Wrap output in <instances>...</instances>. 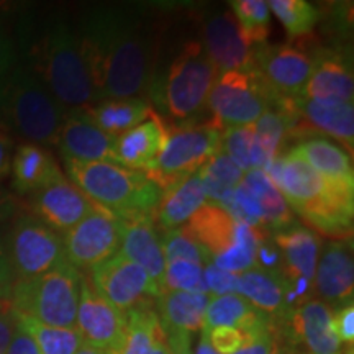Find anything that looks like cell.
Returning <instances> with one entry per match:
<instances>
[{
	"mask_svg": "<svg viewBox=\"0 0 354 354\" xmlns=\"http://www.w3.org/2000/svg\"><path fill=\"white\" fill-rule=\"evenodd\" d=\"M10 174L12 189L19 196H32L48 184L64 177L55 156L43 146L33 143L17 146Z\"/></svg>",
	"mask_w": 354,
	"mask_h": 354,
	"instance_id": "cell-27",
	"label": "cell"
},
{
	"mask_svg": "<svg viewBox=\"0 0 354 354\" xmlns=\"http://www.w3.org/2000/svg\"><path fill=\"white\" fill-rule=\"evenodd\" d=\"M202 46L218 74L253 68V48L243 37L232 12L207 20Z\"/></svg>",
	"mask_w": 354,
	"mask_h": 354,
	"instance_id": "cell-19",
	"label": "cell"
},
{
	"mask_svg": "<svg viewBox=\"0 0 354 354\" xmlns=\"http://www.w3.org/2000/svg\"><path fill=\"white\" fill-rule=\"evenodd\" d=\"M167 339H169L171 354H192L190 349V335L187 333H177V331H171L167 333Z\"/></svg>",
	"mask_w": 354,
	"mask_h": 354,
	"instance_id": "cell-51",
	"label": "cell"
},
{
	"mask_svg": "<svg viewBox=\"0 0 354 354\" xmlns=\"http://www.w3.org/2000/svg\"><path fill=\"white\" fill-rule=\"evenodd\" d=\"M183 228L203 246L215 268L232 274L256 268V251L268 234L236 221L228 212L212 203L201 207Z\"/></svg>",
	"mask_w": 354,
	"mask_h": 354,
	"instance_id": "cell-6",
	"label": "cell"
},
{
	"mask_svg": "<svg viewBox=\"0 0 354 354\" xmlns=\"http://www.w3.org/2000/svg\"><path fill=\"white\" fill-rule=\"evenodd\" d=\"M253 68L279 97H300L312 74V57L294 44L253 48Z\"/></svg>",
	"mask_w": 354,
	"mask_h": 354,
	"instance_id": "cell-15",
	"label": "cell"
},
{
	"mask_svg": "<svg viewBox=\"0 0 354 354\" xmlns=\"http://www.w3.org/2000/svg\"><path fill=\"white\" fill-rule=\"evenodd\" d=\"M15 318L17 325L37 344L39 354H76L84 346L82 336L76 328H57V326L44 325L19 313H15Z\"/></svg>",
	"mask_w": 354,
	"mask_h": 354,
	"instance_id": "cell-36",
	"label": "cell"
},
{
	"mask_svg": "<svg viewBox=\"0 0 354 354\" xmlns=\"http://www.w3.org/2000/svg\"><path fill=\"white\" fill-rule=\"evenodd\" d=\"M221 151L243 172L253 169L264 171L272 162L256 138L253 125L227 128L221 131Z\"/></svg>",
	"mask_w": 354,
	"mask_h": 354,
	"instance_id": "cell-35",
	"label": "cell"
},
{
	"mask_svg": "<svg viewBox=\"0 0 354 354\" xmlns=\"http://www.w3.org/2000/svg\"><path fill=\"white\" fill-rule=\"evenodd\" d=\"M272 241L281 254V276L286 282V299L290 310L310 299L318 256L320 236L304 225L292 223L274 233Z\"/></svg>",
	"mask_w": 354,
	"mask_h": 354,
	"instance_id": "cell-11",
	"label": "cell"
},
{
	"mask_svg": "<svg viewBox=\"0 0 354 354\" xmlns=\"http://www.w3.org/2000/svg\"><path fill=\"white\" fill-rule=\"evenodd\" d=\"M6 245L15 282L41 276L66 259L63 238L33 214L15 216Z\"/></svg>",
	"mask_w": 354,
	"mask_h": 354,
	"instance_id": "cell-10",
	"label": "cell"
},
{
	"mask_svg": "<svg viewBox=\"0 0 354 354\" xmlns=\"http://www.w3.org/2000/svg\"><path fill=\"white\" fill-rule=\"evenodd\" d=\"M123 221L122 246L118 253H122L131 263L143 268L148 276L153 279L159 289L165 287L166 258L162 251L161 233L154 225L151 216L130 218Z\"/></svg>",
	"mask_w": 354,
	"mask_h": 354,
	"instance_id": "cell-21",
	"label": "cell"
},
{
	"mask_svg": "<svg viewBox=\"0 0 354 354\" xmlns=\"http://www.w3.org/2000/svg\"><path fill=\"white\" fill-rule=\"evenodd\" d=\"M82 272L63 261L41 276L17 281L10 307L19 315L57 328H76Z\"/></svg>",
	"mask_w": 354,
	"mask_h": 354,
	"instance_id": "cell-5",
	"label": "cell"
},
{
	"mask_svg": "<svg viewBox=\"0 0 354 354\" xmlns=\"http://www.w3.org/2000/svg\"><path fill=\"white\" fill-rule=\"evenodd\" d=\"M17 328V318L12 308L7 307L0 312V354H7V349L10 346L13 335H15Z\"/></svg>",
	"mask_w": 354,
	"mask_h": 354,
	"instance_id": "cell-48",
	"label": "cell"
},
{
	"mask_svg": "<svg viewBox=\"0 0 354 354\" xmlns=\"http://www.w3.org/2000/svg\"><path fill=\"white\" fill-rule=\"evenodd\" d=\"M64 115L35 71L15 66L0 79V125L12 136L38 146L56 145Z\"/></svg>",
	"mask_w": 354,
	"mask_h": 354,
	"instance_id": "cell-3",
	"label": "cell"
},
{
	"mask_svg": "<svg viewBox=\"0 0 354 354\" xmlns=\"http://www.w3.org/2000/svg\"><path fill=\"white\" fill-rule=\"evenodd\" d=\"M205 203L207 197L201 177L194 172L162 190L161 201L154 214V225L159 233L180 228Z\"/></svg>",
	"mask_w": 354,
	"mask_h": 354,
	"instance_id": "cell-29",
	"label": "cell"
},
{
	"mask_svg": "<svg viewBox=\"0 0 354 354\" xmlns=\"http://www.w3.org/2000/svg\"><path fill=\"white\" fill-rule=\"evenodd\" d=\"M268 7L286 28L289 39L307 37L320 20V10L305 0H271Z\"/></svg>",
	"mask_w": 354,
	"mask_h": 354,
	"instance_id": "cell-38",
	"label": "cell"
},
{
	"mask_svg": "<svg viewBox=\"0 0 354 354\" xmlns=\"http://www.w3.org/2000/svg\"><path fill=\"white\" fill-rule=\"evenodd\" d=\"M166 138L167 127L153 110L143 123L117 138L115 154H117L118 165L148 174L156 165L159 154L166 145Z\"/></svg>",
	"mask_w": 354,
	"mask_h": 354,
	"instance_id": "cell-23",
	"label": "cell"
},
{
	"mask_svg": "<svg viewBox=\"0 0 354 354\" xmlns=\"http://www.w3.org/2000/svg\"><path fill=\"white\" fill-rule=\"evenodd\" d=\"M210 299V295L203 292L166 290L156 299L154 310L166 333L177 331V333L192 335L203 330Z\"/></svg>",
	"mask_w": 354,
	"mask_h": 354,
	"instance_id": "cell-30",
	"label": "cell"
},
{
	"mask_svg": "<svg viewBox=\"0 0 354 354\" xmlns=\"http://www.w3.org/2000/svg\"><path fill=\"white\" fill-rule=\"evenodd\" d=\"M87 277L102 297L123 313L133 308L153 307L161 295V289L154 284L148 272L122 253L92 268Z\"/></svg>",
	"mask_w": 354,
	"mask_h": 354,
	"instance_id": "cell-13",
	"label": "cell"
},
{
	"mask_svg": "<svg viewBox=\"0 0 354 354\" xmlns=\"http://www.w3.org/2000/svg\"><path fill=\"white\" fill-rule=\"evenodd\" d=\"M232 12L251 48L264 44L271 30V10L264 0H233Z\"/></svg>",
	"mask_w": 354,
	"mask_h": 354,
	"instance_id": "cell-37",
	"label": "cell"
},
{
	"mask_svg": "<svg viewBox=\"0 0 354 354\" xmlns=\"http://www.w3.org/2000/svg\"><path fill=\"white\" fill-rule=\"evenodd\" d=\"M284 354H307V353L302 351V349H299V348L286 346L284 348ZM344 354H353V348H348L346 351H344Z\"/></svg>",
	"mask_w": 354,
	"mask_h": 354,
	"instance_id": "cell-54",
	"label": "cell"
},
{
	"mask_svg": "<svg viewBox=\"0 0 354 354\" xmlns=\"http://www.w3.org/2000/svg\"><path fill=\"white\" fill-rule=\"evenodd\" d=\"M236 277L238 274H232L215 268L209 263L203 268V282H205L207 294L220 297V295L236 294Z\"/></svg>",
	"mask_w": 354,
	"mask_h": 354,
	"instance_id": "cell-42",
	"label": "cell"
},
{
	"mask_svg": "<svg viewBox=\"0 0 354 354\" xmlns=\"http://www.w3.org/2000/svg\"><path fill=\"white\" fill-rule=\"evenodd\" d=\"M286 346L299 348L307 354H344L348 348L338 342L331 328V307L318 299H308L277 325Z\"/></svg>",
	"mask_w": 354,
	"mask_h": 354,
	"instance_id": "cell-14",
	"label": "cell"
},
{
	"mask_svg": "<svg viewBox=\"0 0 354 354\" xmlns=\"http://www.w3.org/2000/svg\"><path fill=\"white\" fill-rule=\"evenodd\" d=\"M286 290V282L279 272L254 268L236 277V294L268 315L276 325H282L292 312L287 305Z\"/></svg>",
	"mask_w": 354,
	"mask_h": 354,
	"instance_id": "cell-26",
	"label": "cell"
},
{
	"mask_svg": "<svg viewBox=\"0 0 354 354\" xmlns=\"http://www.w3.org/2000/svg\"><path fill=\"white\" fill-rule=\"evenodd\" d=\"M197 174L205 190L207 203L223 209L233 196V190L241 184L245 172L220 149L197 171Z\"/></svg>",
	"mask_w": 354,
	"mask_h": 354,
	"instance_id": "cell-34",
	"label": "cell"
},
{
	"mask_svg": "<svg viewBox=\"0 0 354 354\" xmlns=\"http://www.w3.org/2000/svg\"><path fill=\"white\" fill-rule=\"evenodd\" d=\"M20 214V203L15 194L7 190L0 184V223H6L10 218H15Z\"/></svg>",
	"mask_w": 354,
	"mask_h": 354,
	"instance_id": "cell-49",
	"label": "cell"
},
{
	"mask_svg": "<svg viewBox=\"0 0 354 354\" xmlns=\"http://www.w3.org/2000/svg\"><path fill=\"white\" fill-rule=\"evenodd\" d=\"M196 354H218V353H216L215 349L210 346V343H209V339H207V336L202 333L201 339H198Z\"/></svg>",
	"mask_w": 354,
	"mask_h": 354,
	"instance_id": "cell-52",
	"label": "cell"
},
{
	"mask_svg": "<svg viewBox=\"0 0 354 354\" xmlns=\"http://www.w3.org/2000/svg\"><path fill=\"white\" fill-rule=\"evenodd\" d=\"M84 112L102 131L118 138L123 133L143 123L153 112V107L143 97H131V99L100 100L94 105L84 107Z\"/></svg>",
	"mask_w": 354,
	"mask_h": 354,
	"instance_id": "cell-32",
	"label": "cell"
},
{
	"mask_svg": "<svg viewBox=\"0 0 354 354\" xmlns=\"http://www.w3.org/2000/svg\"><path fill=\"white\" fill-rule=\"evenodd\" d=\"M115 143L117 138L102 131L84 112V109H74L64 115L56 146L59 148L63 161L69 159V161L81 162L118 165Z\"/></svg>",
	"mask_w": 354,
	"mask_h": 354,
	"instance_id": "cell-17",
	"label": "cell"
},
{
	"mask_svg": "<svg viewBox=\"0 0 354 354\" xmlns=\"http://www.w3.org/2000/svg\"><path fill=\"white\" fill-rule=\"evenodd\" d=\"M277 97L254 68L221 73L207 100L212 112L210 123L220 131L254 125Z\"/></svg>",
	"mask_w": 354,
	"mask_h": 354,
	"instance_id": "cell-8",
	"label": "cell"
},
{
	"mask_svg": "<svg viewBox=\"0 0 354 354\" xmlns=\"http://www.w3.org/2000/svg\"><path fill=\"white\" fill-rule=\"evenodd\" d=\"M331 328L343 346H353L354 343V305L348 302L331 310Z\"/></svg>",
	"mask_w": 354,
	"mask_h": 354,
	"instance_id": "cell-43",
	"label": "cell"
},
{
	"mask_svg": "<svg viewBox=\"0 0 354 354\" xmlns=\"http://www.w3.org/2000/svg\"><path fill=\"white\" fill-rule=\"evenodd\" d=\"M203 268L205 266L192 263V261H166L165 287H162V292L177 290L203 292V294H207L205 282H203Z\"/></svg>",
	"mask_w": 354,
	"mask_h": 354,
	"instance_id": "cell-39",
	"label": "cell"
},
{
	"mask_svg": "<svg viewBox=\"0 0 354 354\" xmlns=\"http://www.w3.org/2000/svg\"><path fill=\"white\" fill-rule=\"evenodd\" d=\"M17 51L12 37L8 35L6 25L0 20V79H2L8 71L15 68Z\"/></svg>",
	"mask_w": 354,
	"mask_h": 354,
	"instance_id": "cell-46",
	"label": "cell"
},
{
	"mask_svg": "<svg viewBox=\"0 0 354 354\" xmlns=\"http://www.w3.org/2000/svg\"><path fill=\"white\" fill-rule=\"evenodd\" d=\"M33 215L57 233H66L95 209L84 194L66 177L32 194Z\"/></svg>",
	"mask_w": 354,
	"mask_h": 354,
	"instance_id": "cell-18",
	"label": "cell"
},
{
	"mask_svg": "<svg viewBox=\"0 0 354 354\" xmlns=\"http://www.w3.org/2000/svg\"><path fill=\"white\" fill-rule=\"evenodd\" d=\"M79 39L97 102L141 97L151 88V35L131 12L94 8L84 17Z\"/></svg>",
	"mask_w": 354,
	"mask_h": 354,
	"instance_id": "cell-1",
	"label": "cell"
},
{
	"mask_svg": "<svg viewBox=\"0 0 354 354\" xmlns=\"http://www.w3.org/2000/svg\"><path fill=\"white\" fill-rule=\"evenodd\" d=\"M127 315L104 299L82 272L76 330L81 333L84 344L110 351L120 342L125 330Z\"/></svg>",
	"mask_w": 354,
	"mask_h": 354,
	"instance_id": "cell-16",
	"label": "cell"
},
{
	"mask_svg": "<svg viewBox=\"0 0 354 354\" xmlns=\"http://www.w3.org/2000/svg\"><path fill=\"white\" fill-rule=\"evenodd\" d=\"M289 151L302 158L330 185L354 192L351 154H348L346 149L336 145L335 141L322 135H312L300 140L297 145L292 146Z\"/></svg>",
	"mask_w": 354,
	"mask_h": 354,
	"instance_id": "cell-24",
	"label": "cell"
},
{
	"mask_svg": "<svg viewBox=\"0 0 354 354\" xmlns=\"http://www.w3.org/2000/svg\"><path fill=\"white\" fill-rule=\"evenodd\" d=\"M272 333L258 335L250 330L236 328V326H216V328L203 331V335L209 339L210 346L218 354H234L240 351V349L250 346V344L258 342V339L266 338V336Z\"/></svg>",
	"mask_w": 354,
	"mask_h": 354,
	"instance_id": "cell-41",
	"label": "cell"
},
{
	"mask_svg": "<svg viewBox=\"0 0 354 354\" xmlns=\"http://www.w3.org/2000/svg\"><path fill=\"white\" fill-rule=\"evenodd\" d=\"M76 354H109V353L104 351V349H97V348L88 346V344H84Z\"/></svg>",
	"mask_w": 354,
	"mask_h": 354,
	"instance_id": "cell-53",
	"label": "cell"
},
{
	"mask_svg": "<svg viewBox=\"0 0 354 354\" xmlns=\"http://www.w3.org/2000/svg\"><path fill=\"white\" fill-rule=\"evenodd\" d=\"M123 221L102 207L64 233V258L77 271H91L120 251Z\"/></svg>",
	"mask_w": 354,
	"mask_h": 354,
	"instance_id": "cell-12",
	"label": "cell"
},
{
	"mask_svg": "<svg viewBox=\"0 0 354 354\" xmlns=\"http://www.w3.org/2000/svg\"><path fill=\"white\" fill-rule=\"evenodd\" d=\"M13 284H15V277H13L10 263L7 258L6 234L0 232V302L10 300Z\"/></svg>",
	"mask_w": 354,
	"mask_h": 354,
	"instance_id": "cell-44",
	"label": "cell"
},
{
	"mask_svg": "<svg viewBox=\"0 0 354 354\" xmlns=\"http://www.w3.org/2000/svg\"><path fill=\"white\" fill-rule=\"evenodd\" d=\"M71 183L88 201L120 220L154 218L162 189L145 172L113 162H81L64 159Z\"/></svg>",
	"mask_w": 354,
	"mask_h": 354,
	"instance_id": "cell-2",
	"label": "cell"
},
{
	"mask_svg": "<svg viewBox=\"0 0 354 354\" xmlns=\"http://www.w3.org/2000/svg\"><path fill=\"white\" fill-rule=\"evenodd\" d=\"M216 326H236L258 335H268L277 330L268 315L254 308L248 300L238 294H227L210 299L205 312L203 331H209Z\"/></svg>",
	"mask_w": 354,
	"mask_h": 354,
	"instance_id": "cell-31",
	"label": "cell"
},
{
	"mask_svg": "<svg viewBox=\"0 0 354 354\" xmlns=\"http://www.w3.org/2000/svg\"><path fill=\"white\" fill-rule=\"evenodd\" d=\"M299 117L312 133H320L343 143L351 151L354 143V109L344 102H317L292 97Z\"/></svg>",
	"mask_w": 354,
	"mask_h": 354,
	"instance_id": "cell-25",
	"label": "cell"
},
{
	"mask_svg": "<svg viewBox=\"0 0 354 354\" xmlns=\"http://www.w3.org/2000/svg\"><path fill=\"white\" fill-rule=\"evenodd\" d=\"M243 184L251 190V194L259 203L261 210H263L266 233L274 234L294 223V216H292V210L287 205L286 198L276 189V185L271 183L266 171H248L243 176Z\"/></svg>",
	"mask_w": 354,
	"mask_h": 354,
	"instance_id": "cell-33",
	"label": "cell"
},
{
	"mask_svg": "<svg viewBox=\"0 0 354 354\" xmlns=\"http://www.w3.org/2000/svg\"><path fill=\"white\" fill-rule=\"evenodd\" d=\"M218 76L202 43L190 41L172 61L154 94L162 110L176 122H187L201 113Z\"/></svg>",
	"mask_w": 354,
	"mask_h": 354,
	"instance_id": "cell-7",
	"label": "cell"
},
{
	"mask_svg": "<svg viewBox=\"0 0 354 354\" xmlns=\"http://www.w3.org/2000/svg\"><path fill=\"white\" fill-rule=\"evenodd\" d=\"M117 346L109 354H171L167 333L154 307L133 308Z\"/></svg>",
	"mask_w": 354,
	"mask_h": 354,
	"instance_id": "cell-28",
	"label": "cell"
},
{
	"mask_svg": "<svg viewBox=\"0 0 354 354\" xmlns=\"http://www.w3.org/2000/svg\"><path fill=\"white\" fill-rule=\"evenodd\" d=\"M284 339H282V336L277 330L272 335L258 339V342L240 349V351L234 354H284Z\"/></svg>",
	"mask_w": 354,
	"mask_h": 354,
	"instance_id": "cell-45",
	"label": "cell"
},
{
	"mask_svg": "<svg viewBox=\"0 0 354 354\" xmlns=\"http://www.w3.org/2000/svg\"><path fill=\"white\" fill-rule=\"evenodd\" d=\"M354 264L351 241H333L318 256L313 292L328 307L353 302Z\"/></svg>",
	"mask_w": 354,
	"mask_h": 354,
	"instance_id": "cell-20",
	"label": "cell"
},
{
	"mask_svg": "<svg viewBox=\"0 0 354 354\" xmlns=\"http://www.w3.org/2000/svg\"><path fill=\"white\" fill-rule=\"evenodd\" d=\"M13 153H15L13 136L7 131L6 127L0 125V184L10 176Z\"/></svg>",
	"mask_w": 354,
	"mask_h": 354,
	"instance_id": "cell-47",
	"label": "cell"
},
{
	"mask_svg": "<svg viewBox=\"0 0 354 354\" xmlns=\"http://www.w3.org/2000/svg\"><path fill=\"white\" fill-rule=\"evenodd\" d=\"M221 149V131L212 123H192L167 130L166 145L148 172L162 190L197 172Z\"/></svg>",
	"mask_w": 354,
	"mask_h": 354,
	"instance_id": "cell-9",
	"label": "cell"
},
{
	"mask_svg": "<svg viewBox=\"0 0 354 354\" xmlns=\"http://www.w3.org/2000/svg\"><path fill=\"white\" fill-rule=\"evenodd\" d=\"M161 243L166 261L184 259L202 266L210 263L209 253L183 227L161 233Z\"/></svg>",
	"mask_w": 354,
	"mask_h": 354,
	"instance_id": "cell-40",
	"label": "cell"
},
{
	"mask_svg": "<svg viewBox=\"0 0 354 354\" xmlns=\"http://www.w3.org/2000/svg\"><path fill=\"white\" fill-rule=\"evenodd\" d=\"M7 354H39L37 344L24 330L17 328L10 346L7 349Z\"/></svg>",
	"mask_w": 354,
	"mask_h": 354,
	"instance_id": "cell-50",
	"label": "cell"
},
{
	"mask_svg": "<svg viewBox=\"0 0 354 354\" xmlns=\"http://www.w3.org/2000/svg\"><path fill=\"white\" fill-rule=\"evenodd\" d=\"M35 68L37 76L64 109H84L97 102L81 39L63 21L44 35Z\"/></svg>",
	"mask_w": 354,
	"mask_h": 354,
	"instance_id": "cell-4",
	"label": "cell"
},
{
	"mask_svg": "<svg viewBox=\"0 0 354 354\" xmlns=\"http://www.w3.org/2000/svg\"><path fill=\"white\" fill-rule=\"evenodd\" d=\"M6 307H7V304H6V302H0V312H2V310L6 308Z\"/></svg>",
	"mask_w": 354,
	"mask_h": 354,
	"instance_id": "cell-55",
	"label": "cell"
},
{
	"mask_svg": "<svg viewBox=\"0 0 354 354\" xmlns=\"http://www.w3.org/2000/svg\"><path fill=\"white\" fill-rule=\"evenodd\" d=\"M353 73L346 59L333 50H318L312 57V74L305 84L304 99L353 104Z\"/></svg>",
	"mask_w": 354,
	"mask_h": 354,
	"instance_id": "cell-22",
	"label": "cell"
}]
</instances>
